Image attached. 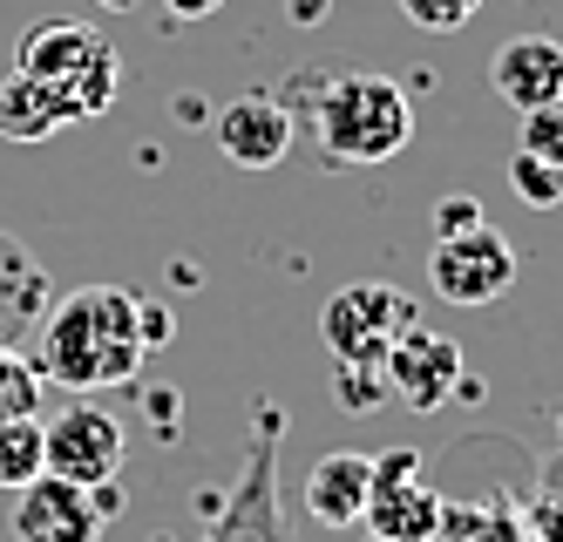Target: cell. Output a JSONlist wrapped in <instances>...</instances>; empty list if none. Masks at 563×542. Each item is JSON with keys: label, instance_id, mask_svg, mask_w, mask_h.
Returning a JSON list of instances; mask_svg holds the SVG:
<instances>
[{"label": "cell", "instance_id": "20", "mask_svg": "<svg viewBox=\"0 0 563 542\" xmlns=\"http://www.w3.org/2000/svg\"><path fill=\"white\" fill-rule=\"evenodd\" d=\"M387 400V373L380 366H340V407L346 413H374Z\"/></svg>", "mask_w": 563, "mask_h": 542}, {"label": "cell", "instance_id": "28", "mask_svg": "<svg viewBox=\"0 0 563 542\" xmlns=\"http://www.w3.org/2000/svg\"><path fill=\"white\" fill-rule=\"evenodd\" d=\"M556 434H563V413H556Z\"/></svg>", "mask_w": 563, "mask_h": 542}, {"label": "cell", "instance_id": "10", "mask_svg": "<svg viewBox=\"0 0 563 542\" xmlns=\"http://www.w3.org/2000/svg\"><path fill=\"white\" fill-rule=\"evenodd\" d=\"M489 89L516 115L563 102V41L556 34H509L496 48V62H489Z\"/></svg>", "mask_w": 563, "mask_h": 542}, {"label": "cell", "instance_id": "11", "mask_svg": "<svg viewBox=\"0 0 563 542\" xmlns=\"http://www.w3.org/2000/svg\"><path fill=\"white\" fill-rule=\"evenodd\" d=\"M14 542H102V516L89 488L62 475H34L14 502Z\"/></svg>", "mask_w": 563, "mask_h": 542}, {"label": "cell", "instance_id": "7", "mask_svg": "<svg viewBox=\"0 0 563 542\" xmlns=\"http://www.w3.org/2000/svg\"><path fill=\"white\" fill-rule=\"evenodd\" d=\"M48 428V475L75 482V488H102L123 475V454H130V428L115 421L109 407H89V400H75L62 407Z\"/></svg>", "mask_w": 563, "mask_h": 542}, {"label": "cell", "instance_id": "21", "mask_svg": "<svg viewBox=\"0 0 563 542\" xmlns=\"http://www.w3.org/2000/svg\"><path fill=\"white\" fill-rule=\"evenodd\" d=\"M475 224H489L475 197H441L434 203V237H455V231H475Z\"/></svg>", "mask_w": 563, "mask_h": 542}, {"label": "cell", "instance_id": "17", "mask_svg": "<svg viewBox=\"0 0 563 542\" xmlns=\"http://www.w3.org/2000/svg\"><path fill=\"white\" fill-rule=\"evenodd\" d=\"M509 190L530 203V211H556V203H563V177L550 170L543 156H530V150L509 156Z\"/></svg>", "mask_w": 563, "mask_h": 542}, {"label": "cell", "instance_id": "5", "mask_svg": "<svg viewBox=\"0 0 563 542\" xmlns=\"http://www.w3.org/2000/svg\"><path fill=\"white\" fill-rule=\"evenodd\" d=\"M278 441H286V413L258 407L245 468H238L224 509L211 522V542H286V509H278Z\"/></svg>", "mask_w": 563, "mask_h": 542}, {"label": "cell", "instance_id": "16", "mask_svg": "<svg viewBox=\"0 0 563 542\" xmlns=\"http://www.w3.org/2000/svg\"><path fill=\"white\" fill-rule=\"evenodd\" d=\"M42 366H34L27 353L0 346V421H21V413H42Z\"/></svg>", "mask_w": 563, "mask_h": 542}, {"label": "cell", "instance_id": "23", "mask_svg": "<svg viewBox=\"0 0 563 542\" xmlns=\"http://www.w3.org/2000/svg\"><path fill=\"white\" fill-rule=\"evenodd\" d=\"M434 542H482V516L441 502V529H434Z\"/></svg>", "mask_w": 563, "mask_h": 542}, {"label": "cell", "instance_id": "3", "mask_svg": "<svg viewBox=\"0 0 563 542\" xmlns=\"http://www.w3.org/2000/svg\"><path fill=\"white\" fill-rule=\"evenodd\" d=\"M14 68L42 81L68 122L102 115L115 102V81H123V62L89 21H34L14 48Z\"/></svg>", "mask_w": 563, "mask_h": 542}, {"label": "cell", "instance_id": "25", "mask_svg": "<svg viewBox=\"0 0 563 542\" xmlns=\"http://www.w3.org/2000/svg\"><path fill=\"white\" fill-rule=\"evenodd\" d=\"M164 8H170L177 21H211V14L224 8V0H164Z\"/></svg>", "mask_w": 563, "mask_h": 542}, {"label": "cell", "instance_id": "19", "mask_svg": "<svg viewBox=\"0 0 563 542\" xmlns=\"http://www.w3.org/2000/svg\"><path fill=\"white\" fill-rule=\"evenodd\" d=\"M522 150L543 156L550 170L563 177V102H550V109H530V115H522Z\"/></svg>", "mask_w": 563, "mask_h": 542}, {"label": "cell", "instance_id": "6", "mask_svg": "<svg viewBox=\"0 0 563 542\" xmlns=\"http://www.w3.org/2000/svg\"><path fill=\"white\" fill-rule=\"evenodd\" d=\"M428 285H434V299H449V306H496L516 285V244L496 224L434 237L428 244Z\"/></svg>", "mask_w": 563, "mask_h": 542}, {"label": "cell", "instance_id": "15", "mask_svg": "<svg viewBox=\"0 0 563 542\" xmlns=\"http://www.w3.org/2000/svg\"><path fill=\"white\" fill-rule=\"evenodd\" d=\"M34 475H48V428H42V413L0 421V488H27Z\"/></svg>", "mask_w": 563, "mask_h": 542}, {"label": "cell", "instance_id": "29", "mask_svg": "<svg viewBox=\"0 0 563 542\" xmlns=\"http://www.w3.org/2000/svg\"><path fill=\"white\" fill-rule=\"evenodd\" d=\"M367 542H387V535H367Z\"/></svg>", "mask_w": 563, "mask_h": 542}, {"label": "cell", "instance_id": "24", "mask_svg": "<svg viewBox=\"0 0 563 542\" xmlns=\"http://www.w3.org/2000/svg\"><path fill=\"white\" fill-rule=\"evenodd\" d=\"M89 502H96V516H102V522H115V516H123V502H130V495H123V475L102 482V488H89Z\"/></svg>", "mask_w": 563, "mask_h": 542}, {"label": "cell", "instance_id": "26", "mask_svg": "<svg viewBox=\"0 0 563 542\" xmlns=\"http://www.w3.org/2000/svg\"><path fill=\"white\" fill-rule=\"evenodd\" d=\"M150 421L156 428H177V394H150Z\"/></svg>", "mask_w": 563, "mask_h": 542}, {"label": "cell", "instance_id": "18", "mask_svg": "<svg viewBox=\"0 0 563 542\" xmlns=\"http://www.w3.org/2000/svg\"><path fill=\"white\" fill-rule=\"evenodd\" d=\"M400 14H408L421 34H455L482 14V0H400Z\"/></svg>", "mask_w": 563, "mask_h": 542}, {"label": "cell", "instance_id": "9", "mask_svg": "<svg viewBox=\"0 0 563 542\" xmlns=\"http://www.w3.org/2000/svg\"><path fill=\"white\" fill-rule=\"evenodd\" d=\"M211 136H218V150L238 163V170H278L286 150H292V109L278 96H265V89H245V96H231L218 109Z\"/></svg>", "mask_w": 563, "mask_h": 542}, {"label": "cell", "instance_id": "1", "mask_svg": "<svg viewBox=\"0 0 563 542\" xmlns=\"http://www.w3.org/2000/svg\"><path fill=\"white\" fill-rule=\"evenodd\" d=\"M143 332H136V291L123 285H82L42 312V380L68 394L130 387L143 373Z\"/></svg>", "mask_w": 563, "mask_h": 542}, {"label": "cell", "instance_id": "8", "mask_svg": "<svg viewBox=\"0 0 563 542\" xmlns=\"http://www.w3.org/2000/svg\"><path fill=\"white\" fill-rule=\"evenodd\" d=\"M380 373H387V394L400 400V407H415V413H434V407H449L455 394H462V346L449 340V332H428V325H408L400 340L387 346V360H380Z\"/></svg>", "mask_w": 563, "mask_h": 542}, {"label": "cell", "instance_id": "12", "mask_svg": "<svg viewBox=\"0 0 563 542\" xmlns=\"http://www.w3.org/2000/svg\"><path fill=\"white\" fill-rule=\"evenodd\" d=\"M367 495H374V454L333 447V454H319L312 475H306V516L327 522V529H353L367 516Z\"/></svg>", "mask_w": 563, "mask_h": 542}, {"label": "cell", "instance_id": "14", "mask_svg": "<svg viewBox=\"0 0 563 542\" xmlns=\"http://www.w3.org/2000/svg\"><path fill=\"white\" fill-rule=\"evenodd\" d=\"M62 122H68L62 102H55L34 75L14 68L8 81H0V136H8V143H48Z\"/></svg>", "mask_w": 563, "mask_h": 542}, {"label": "cell", "instance_id": "2", "mask_svg": "<svg viewBox=\"0 0 563 542\" xmlns=\"http://www.w3.org/2000/svg\"><path fill=\"white\" fill-rule=\"evenodd\" d=\"M312 143L327 163H340V170H367V163H387L415 143V102L400 81L387 75H333L327 89H319L312 102Z\"/></svg>", "mask_w": 563, "mask_h": 542}, {"label": "cell", "instance_id": "13", "mask_svg": "<svg viewBox=\"0 0 563 542\" xmlns=\"http://www.w3.org/2000/svg\"><path fill=\"white\" fill-rule=\"evenodd\" d=\"M360 522H367L374 535H387V542H434V529H441V495L421 475L374 482L367 516H360Z\"/></svg>", "mask_w": 563, "mask_h": 542}, {"label": "cell", "instance_id": "27", "mask_svg": "<svg viewBox=\"0 0 563 542\" xmlns=\"http://www.w3.org/2000/svg\"><path fill=\"white\" fill-rule=\"evenodd\" d=\"M102 14H130V8H143V0H96Z\"/></svg>", "mask_w": 563, "mask_h": 542}, {"label": "cell", "instance_id": "22", "mask_svg": "<svg viewBox=\"0 0 563 542\" xmlns=\"http://www.w3.org/2000/svg\"><path fill=\"white\" fill-rule=\"evenodd\" d=\"M136 332H143V353L170 346V340H177V312H170V306H143V299H136Z\"/></svg>", "mask_w": 563, "mask_h": 542}, {"label": "cell", "instance_id": "4", "mask_svg": "<svg viewBox=\"0 0 563 542\" xmlns=\"http://www.w3.org/2000/svg\"><path fill=\"white\" fill-rule=\"evenodd\" d=\"M408 325H421V312H415L408 291L360 278V285H340L333 299H327V312H319V340H327L333 366H380L387 346Z\"/></svg>", "mask_w": 563, "mask_h": 542}]
</instances>
